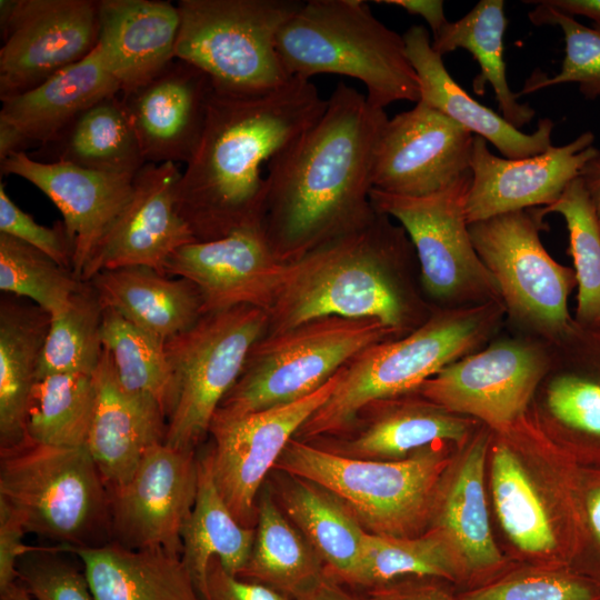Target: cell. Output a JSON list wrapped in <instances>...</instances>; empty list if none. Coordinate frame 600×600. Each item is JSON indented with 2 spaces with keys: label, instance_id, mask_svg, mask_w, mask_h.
Returning a JSON list of instances; mask_svg holds the SVG:
<instances>
[{
  "label": "cell",
  "instance_id": "obj_1",
  "mask_svg": "<svg viewBox=\"0 0 600 600\" xmlns=\"http://www.w3.org/2000/svg\"><path fill=\"white\" fill-rule=\"evenodd\" d=\"M323 114L267 164L262 229L283 262L368 227L376 147L389 120L340 82Z\"/></svg>",
  "mask_w": 600,
  "mask_h": 600
},
{
  "label": "cell",
  "instance_id": "obj_2",
  "mask_svg": "<svg viewBox=\"0 0 600 600\" xmlns=\"http://www.w3.org/2000/svg\"><path fill=\"white\" fill-rule=\"evenodd\" d=\"M317 87L293 77L257 96L212 92L199 146L177 186V209L196 241L261 224L263 164L326 111Z\"/></svg>",
  "mask_w": 600,
  "mask_h": 600
},
{
  "label": "cell",
  "instance_id": "obj_3",
  "mask_svg": "<svg viewBox=\"0 0 600 600\" xmlns=\"http://www.w3.org/2000/svg\"><path fill=\"white\" fill-rule=\"evenodd\" d=\"M388 218L377 213L368 227L287 262L267 333L323 317L373 319L408 333L411 309L393 271L412 244Z\"/></svg>",
  "mask_w": 600,
  "mask_h": 600
},
{
  "label": "cell",
  "instance_id": "obj_4",
  "mask_svg": "<svg viewBox=\"0 0 600 600\" xmlns=\"http://www.w3.org/2000/svg\"><path fill=\"white\" fill-rule=\"evenodd\" d=\"M504 310L499 301L449 308L404 336L366 348L340 369L334 391L294 438L307 442L337 434L366 404L417 392L444 367L474 352Z\"/></svg>",
  "mask_w": 600,
  "mask_h": 600
},
{
  "label": "cell",
  "instance_id": "obj_5",
  "mask_svg": "<svg viewBox=\"0 0 600 600\" xmlns=\"http://www.w3.org/2000/svg\"><path fill=\"white\" fill-rule=\"evenodd\" d=\"M278 53L291 77L334 73L356 78L376 108L419 102L418 76L403 37L360 0H309L281 27Z\"/></svg>",
  "mask_w": 600,
  "mask_h": 600
},
{
  "label": "cell",
  "instance_id": "obj_6",
  "mask_svg": "<svg viewBox=\"0 0 600 600\" xmlns=\"http://www.w3.org/2000/svg\"><path fill=\"white\" fill-rule=\"evenodd\" d=\"M452 456L432 444L401 460H361L292 438L272 470L326 487L350 507L368 533L416 537L430 528L438 487Z\"/></svg>",
  "mask_w": 600,
  "mask_h": 600
},
{
  "label": "cell",
  "instance_id": "obj_7",
  "mask_svg": "<svg viewBox=\"0 0 600 600\" xmlns=\"http://www.w3.org/2000/svg\"><path fill=\"white\" fill-rule=\"evenodd\" d=\"M0 498L27 532L69 549L111 541L108 487L87 448L27 439L0 449Z\"/></svg>",
  "mask_w": 600,
  "mask_h": 600
},
{
  "label": "cell",
  "instance_id": "obj_8",
  "mask_svg": "<svg viewBox=\"0 0 600 600\" xmlns=\"http://www.w3.org/2000/svg\"><path fill=\"white\" fill-rule=\"evenodd\" d=\"M298 0H180L176 59L210 80L213 91L257 96L293 77L277 50L281 27L300 9Z\"/></svg>",
  "mask_w": 600,
  "mask_h": 600
},
{
  "label": "cell",
  "instance_id": "obj_9",
  "mask_svg": "<svg viewBox=\"0 0 600 600\" xmlns=\"http://www.w3.org/2000/svg\"><path fill=\"white\" fill-rule=\"evenodd\" d=\"M399 334L378 320L341 317L266 333L252 346L219 409L243 414L298 401L323 387L366 348Z\"/></svg>",
  "mask_w": 600,
  "mask_h": 600
},
{
  "label": "cell",
  "instance_id": "obj_10",
  "mask_svg": "<svg viewBox=\"0 0 600 600\" xmlns=\"http://www.w3.org/2000/svg\"><path fill=\"white\" fill-rule=\"evenodd\" d=\"M488 461L493 509L508 540L531 566L572 568L582 548L579 464L569 479L547 488L522 419L504 434L493 432Z\"/></svg>",
  "mask_w": 600,
  "mask_h": 600
},
{
  "label": "cell",
  "instance_id": "obj_11",
  "mask_svg": "<svg viewBox=\"0 0 600 600\" xmlns=\"http://www.w3.org/2000/svg\"><path fill=\"white\" fill-rule=\"evenodd\" d=\"M268 324L266 310L240 306L206 313L193 327L164 342L176 393L166 444L196 449Z\"/></svg>",
  "mask_w": 600,
  "mask_h": 600
},
{
  "label": "cell",
  "instance_id": "obj_12",
  "mask_svg": "<svg viewBox=\"0 0 600 600\" xmlns=\"http://www.w3.org/2000/svg\"><path fill=\"white\" fill-rule=\"evenodd\" d=\"M542 219L540 208L518 210L469 223V232L504 309L553 343L576 326L568 299L577 279L573 269L544 249L539 233L548 228Z\"/></svg>",
  "mask_w": 600,
  "mask_h": 600
},
{
  "label": "cell",
  "instance_id": "obj_13",
  "mask_svg": "<svg viewBox=\"0 0 600 600\" xmlns=\"http://www.w3.org/2000/svg\"><path fill=\"white\" fill-rule=\"evenodd\" d=\"M471 171L426 197L371 190L377 213L397 219L417 253L424 291L456 308L501 302L493 276L479 258L469 232L466 198ZM502 303V302H501Z\"/></svg>",
  "mask_w": 600,
  "mask_h": 600
},
{
  "label": "cell",
  "instance_id": "obj_14",
  "mask_svg": "<svg viewBox=\"0 0 600 600\" xmlns=\"http://www.w3.org/2000/svg\"><path fill=\"white\" fill-rule=\"evenodd\" d=\"M550 364L551 353L539 344L500 340L448 364L417 393L504 434L526 417Z\"/></svg>",
  "mask_w": 600,
  "mask_h": 600
},
{
  "label": "cell",
  "instance_id": "obj_15",
  "mask_svg": "<svg viewBox=\"0 0 600 600\" xmlns=\"http://www.w3.org/2000/svg\"><path fill=\"white\" fill-rule=\"evenodd\" d=\"M340 370L292 403L237 414L217 409L209 426L213 480L240 524L256 528L257 498L277 460L302 424L330 398Z\"/></svg>",
  "mask_w": 600,
  "mask_h": 600
},
{
  "label": "cell",
  "instance_id": "obj_16",
  "mask_svg": "<svg viewBox=\"0 0 600 600\" xmlns=\"http://www.w3.org/2000/svg\"><path fill=\"white\" fill-rule=\"evenodd\" d=\"M0 99L21 94L97 47L99 0H1Z\"/></svg>",
  "mask_w": 600,
  "mask_h": 600
},
{
  "label": "cell",
  "instance_id": "obj_17",
  "mask_svg": "<svg viewBox=\"0 0 600 600\" xmlns=\"http://www.w3.org/2000/svg\"><path fill=\"white\" fill-rule=\"evenodd\" d=\"M108 490L111 541L182 554L181 532L198 490L194 450L156 443L124 484Z\"/></svg>",
  "mask_w": 600,
  "mask_h": 600
},
{
  "label": "cell",
  "instance_id": "obj_18",
  "mask_svg": "<svg viewBox=\"0 0 600 600\" xmlns=\"http://www.w3.org/2000/svg\"><path fill=\"white\" fill-rule=\"evenodd\" d=\"M473 139L461 124L419 101L383 127L372 189L412 198L433 194L470 171Z\"/></svg>",
  "mask_w": 600,
  "mask_h": 600
},
{
  "label": "cell",
  "instance_id": "obj_19",
  "mask_svg": "<svg viewBox=\"0 0 600 600\" xmlns=\"http://www.w3.org/2000/svg\"><path fill=\"white\" fill-rule=\"evenodd\" d=\"M286 263L257 224L179 248L164 264L163 274L191 281L201 297L203 314L240 306L268 312Z\"/></svg>",
  "mask_w": 600,
  "mask_h": 600
},
{
  "label": "cell",
  "instance_id": "obj_20",
  "mask_svg": "<svg viewBox=\"0 0 600 600\" xmlns=\"http://www.w3.org/2000/svg\"><path fill=\"white\" fill-rule=\"evenodd\" d=\"M487 142L474 136L471 183L466 198L468 223L552 204L599 151L593 146L591 131L567 144L551 146L543 153L523 159L498 157L489 150Z\"/></svg>",
  "mask_w": 600,
  "mask_h": 600
},
{
  "label": "cell",
  "instance_id": "obj_21",
  "mask_svg": "<svg viewBox=\"0 0 600 600\" xmlns=\"http://www.w3.org/2000/svg\"><path fill=\"white\" fill-rule=\"evenodd\" d=\"M181 173L173 162L146 163L137 172L132 196L94 249L81 274L82 282L100 271L130 266L163 273L168 259L196 241L177 209Z\"/></svg>",
  "mask_w": 600,
  "mask_h": 600
},
{
  "label": "cell",
  "instance_id": "obj_22",
  "mask_svg": "<svg viewBox=\"0 0 600 600\" xmlns=\"http://www.w3.org/2000/svg\"><path fill=\"white\" fill-rule=\"evenodd\" d=\"M0 163L2 174L27 180L60 210L73 244L72 272L81 281L94 249L128 204L134 176L42 162L27 152L11 153Z\"/></svg>",
  "mask_w": 600,
  "mask_h": 600
},
{
  "label": "cell",
  "instance_id": "obj_23",
  "mask_svg": "<svg viewBox=\"0 0 600 600\" xmlns=\"http://www.w3.org/2000/svg\"><path fill=\"white\" fill-rule=\"evenodd\" d=\"M414 394L372 401L343 431L308 442L347 458L390 461L432 444L453 443L460 448L469 441L474 419Z\"/></svg>",
  "mask_w": 600,
  "mask_h": 600
},
{
  "label": "cell",
  "instance_id": "obj_24",
  "mask_svg": "<svg viewBox=\"0 0 600 600\" xmlns=\"http://www.w3.org/2000/svg\"><path fill=\"white\" fill-rule=\"evenodd\" d=\"M492 436L484 427L453 453L438 487L429 528L440 531L456 550L468 588L491 580L507 567L492 534L486 494Z\"/></svg>",
  "mask_w": 600,
  "mask_h": 600
},
{
  "label": "cell",
  "instance_id": "obj_25",
  "mask_svg": "<svg viewBox=\"0 0 600 600\" xmlns=\"http://www.w3.org/2000/svg\"><path fill=\"white\" fill-rule=\"evenodd\" d=\"M552 344L542 401L551 439L579 464H600V323L576 321Z\"/></svg>",
  "mask_w": 600,
  "mask_h": 600
},
{
  "label": "cell",
  "instance_id": "obj_26",
  "mask_svg": "<svg viewBox=\"0 0 600 600\" xmlns=\"http://www.w3.org/2000/svg\"><path fill=\"white\" fill-rule=\"evenodd\" d=\"M213 92L209 78L174 59L144 86L121 94L147 163L183 162L201 140Z\"/></svg>",
  "mask_w": 600,
  "mask_h": 600
},
{
  "label": "cell",
  "instance_id": "obj_27",
  "mask_svg": "<svg viewBox=\"0 0 600 600\" xmlns=\"http://www.w3.org/2000/svg\"><path fill=\"white\" fill-rule=\"evenodd\" d=\"M119 93L120 87L96 47L39 86L1 100L0 161L47 144L90 106Z\"/></svg>",
  "mask_w": 600,
  "mask_h": 600
},
{
  "label": "cell",
  "instance_id": "obj_28",
  "mask_svg": "<svg viewBox=\"0 0 600 600\" xmlns=\"http://www.w3.org/2000/svg\"><path fill=\"white\" fill-rule=\"evenodd\" d=\"M92 377L96 404L86 448L110 489L124 484L147 450L164 442L167 416L154 399L120 384L104 348Z\"/></svg>",
  "mask_w": 600,
  "mask_h": 600
},
{
  "label": "cell",
  "instance_id": "obj_29",
  "mask_svg": "<svg viewBox=\"0 0 600 600\" xmlns=\"http://www.w3.org/2000/svg\"><path fill=\"white\" fill-rule=\"evenodd\" d=\"M98 49L129 93L159 76L174 59L180 29L177 4L161 0H99Z\"/></svg>",
  "mask_w": 600,
  "mask_h": 600
},
{
  "label": "cell",
  "instance_id": "obj_30",
  "mask_svg": "<svg viewBox=\"0 0 600 600\" xmlns=\"http://www.w3.org/2000/svg\"><path fill=\"white\" fill-rule=\"evenodd\" d=\"M402 37L407 56L419 79V101L489 141L503 158H529L543 153L552 146L551 119H540L532 133H524L474 100L450 76L442 56L432 48L429 31L424 27L412 26Z\"/></svg>",
  "mask_w": 600,
  "mask_h": 600
},
{
  "label": "cell",
  "instance_id": "obj_31",
  "mask_svg": "<svg viewBox=\"0 0 600 600\" xmlns=\"http://www.w3.org/2000/svg\"><path fill=\"white\" fill-rule=\"evenodd\" d=\"M103 308H111L137 328L166 342L203 316L197 287L153 268L130 266L103 270L88 281Z\"/></svg>",
  "mask_w": 600,
  "mask_h": 600
},
{
  "label": "cell",
  "instance_id": "obj_32",
  "mask_svg": "<svg viewBox=\"0 0 600 600\" xmlns=\"http://www.w3.org/2000/svg\"><path fill=\"white\" fill-rule=\"evenodd\" d=\"M94 600H204L180 554L110 541L73 548Z\"/></svg>",
  "mask_w": 600,
  "mask_h": 600
},
{
  "label": "cell",
  "instance_id": "obj_33",
  "mask_svg": "<svg viewBox=\"0 0 600 600\" xmlns=\"http://www.w3.org/2000/svg\"><path fill=\"white\" fill-rule=\"evenodd\" d=\"M273 472V483H268L280 509L317 551L326 572L347 584L361 562L367 531L350 507L326 487Z\"/></svg>",
  "mask_w": 600,
  "mask_h": 600
},
{
  "label": "cell",
  "instance_id": "obj_34",
  "mask_svg": "<svg viewBox=\"0 0 600 600\" xmlns=\"http://www.w3.org/2000/svg\"><path fill=\"white\" fill-rule=\"evenodd\" d=\"M50 316L33 302L0 300V449L28 439L27 413Z\"/></svg>",
  "mask_w": 600,
  "mask_h": 600
},
{
  "label": "cell",
  "instance_id": "obj_35",
  "mask_svg": "<svg viewBox=\"0 0 600 600\" xmlns=\"http://www.w3.org/2000/svg\"><path fill=\"white\" fill-rule=\"evenodd\" d=\"M31 158L136 176L147 163L121 94L107 97L74 118Z\"/></svg>",
  "mask_w": 600,
  "mask_h": 600
},
{
  "label": "cell",
  "instance_id": "obj_36",
  "mask_svg": "<svg viewBox=\"0 0 600 600\" xmlns=\"http://www.w3.org/2000/svg\"><path fill=\"white\" fill-rule=\"evenodd\" d=\"M326 574V566L291 523L264 482L257 498L256 536L250 558L237 576L296 599Z\"/></svg>",
  "mask_w": 600,
  "mask_h": 600
},
{
  "label": "cell",
  "instance_id": "obj_37",
  "mask_svg": "<svg viewBox=\"0 0 600 600\" xmlns=\"http://www.w3.org/2000/svg\"><path fill=\"white\" fill-rule=\"evenodd\" d=\"M256 528H247L233 517L213 480L209 451L198 458V490L182 532L181 558L202 598L207 600V571L217 558L223 569L238 576L247 564Z\"/></svg>",
  "mask_w": 600,
  "mask_h": 600
},
{
  "label": "cell",
  "instance_id": "obj_38",
  "mask_svg": "<svg viewBox=\"0 0 600 600\" xmlns=\"http://www.w3.org/2000/svg\"><path fill=\"white\" fill-rule=\"evenodd\" d=\"M507 23L503 0H481L461 19L448 21L431 44L441 56L459 48L470 52L480 67L472 82L473 91L482 96L487 83L490 84L502 117L520 129L536 112L529 104L518 102L507 80L503 59Z\"/></svg>",
  "mask_w": 600,
  "mask_h": 600
},
{
  "label": "cell",
  "instance_id": "obj_39",
  "mask_svg": "<svg viewBox=\"0 0 600 600\" xmlns=\"http://www.w3.org/2000/svg\"><path fill=\"white\" fill-rule=\"evenodd\" d=\"M406 578L467 583L456 550L440 531L429 529L416 537L366 532L361 562L347 586L369 591Z\"/></svg>",
  "mask_w": 600,
  "mask_h": 600
},
{
  "label": "cell",
  "instance_id": "obj_40",
  "mask_svg": "<svg viewBox=\"0 0 600 600\" xmlns=\"http://www.w3.org/2000/svg\"><path fill=\"white\" fill-rule=\"evenodd\" d=\"M94 404L92 374L42 377L36 381L30 396L27 436L47 446L86 448Z\"/></svg>",
  "mask_w": 600,
  "mask_h": 600
},
{
  "label": "cell",
  "instance_id": "obj_41",
  "mask_svg": "<svg viewBox=\"0 0 600 600\" xmlns=\"http://www.w3.org/2000/svg\"><path fill=\"white\" fill-rule=\"evenodd\" d=\"M101 341L120 384L129 392L154 399L168 421L176 393L164 342L107 307L102 311Z\"/></svg>",
  "mask_w": 600,
  "mask_h": 600
},
{
  "label": "cell",
  "instance_id": "obj_42",
  "mask_svg": "<svg viewBox=\"0 0 600 600\" xmlns=\"http://www.w3.org/2000/svg\"><path fill=\"white\" fill-rule=\"evenodd\" d=\"M102 311L98 293L89 282H83L70 304L50 317L37 380L54 373L94 372L103 351Z\"/></svg>",
  "mask_w": 600,
  "mask_h": 600
},
{
  "label": "cell",
  "instance_id": "obj_43",
  "mask_svg": "<svg viewBox=\"0 0 600 600\" xmlns=\"http://www.w3.org/2000/svg\"><path fill=\"white\" fill-rule=\"evenodd\" d=\"M540 209L543 217L559 213L569 232L568 252L578 286L576 321L600 323V223L581 178L571 181L556 202Z\"/></svg>",
  "mask_w": 600,
  "mask_h": 600
},
{
  "label": "cell",
  "instance_id": "obj_44",
  "mask_svg": "<svg viewBox=\"0 0 600 600\" xmlns=\"http://www.w3.org/2000/svg\"><path fill=\"white\" fill-rule=\"evenodd\" d=\"M83 282L72 270L17 238L0 233V289L27 299L50 317L62 312Z\"/></svg>",
  "mask_w": 600,
  "mask_h": 600
},
{
  "label": "cell",
  "instance_id": "obj_45",
  "mask_svg": "<svg viewBox=\"0 0 600 600\" xmlns=\"http://www.w3.org/2000/svg\"><path fill=\"white\" fill-rule=\"evenodd\" d=\"M534 4L529 12L536 26H558L564 36V58L561 70L552 78L531 77L517 97L532 93L543 88L577 83L583 96L590 99L600 97V23L587 27L574 17L563 13L542 0L524 1Z\"/></svg>",
  "mask_w": 600,
  "mask_h": 600
},
{
  "label": "cell",
  "instance_id": "obj_46",
  "mask_svg": "<svg viewBox=\"0 0 600 600\" xmlns=\"http://www.w3.org/2000/svg\"><path fill=\"white\" fill-rule=\"evenodd\" d=\"M458 600H600V586L569 567L504 571L456 594Z\"/></svg>",
  "mask_w": 600,
  "mask_h": 600
},
{
  "label": "cell",
  "instance_id": "obj_47",
  "mask_svg": "<svg viewBox=\"0 0 600 600\" xmlns=\"http://www.w3.org/2000/svg\"><path fill=\"white\" fill-rule=\"evenodd\" d=\"M63 546L40 547L18 563V581L36 600H94L84 571L61 556Z\"/></svg>",
  "mask_w": 600,
  "mask_h": 600
},
{
  "label": "cell",
  "instance_id": "obj_48",
  "mask_svg": "<svg viewBox=\"0 0 600 600\" xmlns=\"http://www.w3.org/2000/svg\"><path fill=\"white\" fill-rule=\"evenodd\" d=\"M0 233L37 248L72 270L73 244L63 221L56 222L53 227L39 224L10 199L3 182L0 183Z\"/></svg>",
  "mask_w": 600,
  "mask_h": 600
},
{
  "label": "cell",
  "instance_id": "obj_49",
  "mask_svg": "<svg viewBox=\"0 0 600 600\" xmlns=\"http://www.w3.org/2000/svg\"><path fill=\"white\" fill-rule=\"evenodd\" d=\"M577 491L582 522V548L572 569L600 586V464H579Z\"/></svg>",
  "mask_w": 600,
  "mask_h": 600
},
{
  "label": "cell",
  "instance_id": "obj_50",
  "mask_svg": "<svg viewBox=\"0 0 600 600\" xmlns=\"http://www.w3.org/2000/svg\"><path fill=\"white\" fill-rule=\"evenodd\" d=\"M26 533L18 513L0 498V591L18 580L19 560L40 548L26 544Z\"/></svg>",
  "mask_w": 600,
  "mask_h": 600
},
{
  "label": "cell",
  "instance_id": "obj_51",
  "mask_svg": "<svg viewBox=\"0 0 600 600\" xmlns=\"http://www.w3.org/2000/svg\"><path fill=\"white\" fill-rule=\"evenodd\" d=\"M207 600H294L268 586L228 573L213 558L207 571Z\"/></svg>",
  "mask_w": 600,
  "mask_h": 600
},
{
  "label": "cell",
  "instance_id": "obj_52",
  "mask_svg": "<svg viewBox=\"0 0 600 600\" xmlns=\"http://www.w3.org/2000/svg\"><path fill=\"white\" fill-rule=\"evenodd\" d=\"M367 600H458L434 578H406L364 592Z\"/></svg>",
  "mask_w": 600,
  "mask_h": 600
},
{
  "label": "cell",
  "instance_id": "obj_53",
  "mask_svg": "<svg viewBox=\"0 0 600 600\" xmlns=\"http://www.w3.org/2000/svg\"><path fill=\"white\" fill-rule=\"evenodd\" d=\"M378 3L393 4L411 14L422 17L436 37L448 22L444 3L441 0H377Z\"/></svg>",
  "mask_w": 600,
  "mask_h": 600
},
{
  "label": "cell",
  "instance_id": "obj_54",
  "mask_svg": "<svg viewBox=\"0 0 600 600\" xmlns=\"http://www.w3.org/2000/svg\"><path fill=\"white\" fill-rule=\"evenodd\" d=\"M294 600H367L366 596L352 592L347 584L326 574L308 591Z\"/></svg>",
  "mask_w": 600,
  "mask_h": 600
},
{
  "label": "cell",
  "instance_id": "obj_55",
  "mask_svg": "<svg viewBox=\"0 0 600 600\" xmlns=\"http://www.w3.org/2000/svg\"><path fill=\"white\" fill-rule=\"evenodd\" d=\"M546 4L569 16H582L600 23V0H542Z\"/></svg>",
  "mask_w": 600,
  "mask_h": 600
},
{
  "label": "cell",
  "instance_id": "obj_56",
  "mask_svg": "<svg viewBox=\"0 0 600 600\" xmlns=\"http://www.w3.org/2000/svg\"><path fill=\"white\" fill-rule=\"evenodd\" d=\"M600 223V150L582 168L580 176Z\"/></svg>",
  "mask_w": 600,
  "mask_h": 600
},
{
  "label": "cell",
  "instance_id": "obj_57",
  "mask_svg": "<svg viewBox=\"0 0 600 600\" xmlns=\"http://www.w3.org/2000/svg\"><path fill=\"white\" fill-rule=\"evenodd\" d=\"M0 600H32V597L17 580L0 591Z\"/></svg>",
  "mask_w": 600,
  "mask_h": 600
}]
</instances>
